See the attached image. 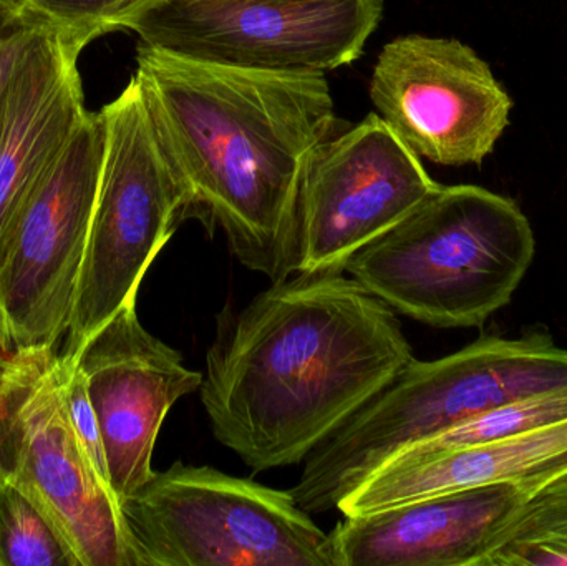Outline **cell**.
<instances>
[{"mask_svg":"<svg viewBox=\"0 0 567 566\" xmlns=\"http://www.w3.org/2000/svg\"><path fill=\"white\" fill-rule=\"evenodd\" d=\"M567 385V349L546 332L483 336L436 361L413 359L306 459L290 494L303 511L339 507L406 449L475 415Z\"/></svg>","mask_w":567,"mask_h":566,"instance_id":"cell-3","label":"cell"},{"mask_svg":"<svg viewBox=\"0 0 567 566\" xmlns=\"http://www.w3.org/2000/svg\"><path fill=\"white\" fill-rule=\"evenodd\" d=\"M105 125L86 112L30 193L0 255V351L53 349L66 335L102 175Z\"/></svg>","mask_w":567,"mask_h":566,"instance_id":"cell-8","label":"cell"},{"mask_svg":"<svg viewBox=\"0 0 567 566\" xmlns=\"http://www.w3.org/2000/svg\"><path fill=\"white\" fill-rule=\"evenodd\" d=\"M382 13V0H155L125 30L145 45L195 62L326 75L362 55Z\"/></svg>","mask_w":567,"mask_h":566,"instance_id":"cell-9","label":"cell"},{"mask_svg":"<svg viewBox=\"0 0 567 566\" xmlns=\"http://www.w3.org/2000/svg\"><path fill=\"white\" fill-rule=\"evenodd\" d=\"M89 40L47 25L20 47L0 86V255L32 189L82 123L79 56Z\"/></svg>","mask_w":567,"mask_h":566,"instance_id":"cell-13","label":"cell"},{"mask_svg":"<svg viewBox=\"0 0 567 566\" xmlns=\"http://www.w3.org/2000/svg\"><path fill=\"white\" fill-rule=\"evenodd\" d=\"M0 566H82L49 515L2 475Z\"/></svg>","mask_w":567,"mask_h":566,"instance_id":"cell-17","label":"cell"},{"mask_svg":"<svg viewBox=\"0 0 567 566\" xmlns=\"http://www.w3.org/2000/svg\"><path fill=\"white\" fill-rule=\"evenodd\" d=\"M176 2L239 3V2H266V0H176Z\"/></svg>","mask_w":567,"mask_h":566,"instance_id":"cell-22","label":"cell"},{"mask_svg":"<svg viewBox=\"0 0 567 566\" xmlns=\"http://www.w3.org/2000/svg\"><path fill=\"white\" fill-rule=\"evenodd\" d=\"M532 223L482 186H442L347 263L393 311L433 328H478L512 302L535 259Z\"/></svg>","mask_w":567,"mask_h":566,"instance_id":"cell-4","label":"cell"},{"mask_svg":"<svg viewBox=\"0 0 567 566\" xmlns=\"http://www.w3.org/2000/svg\"><path fill=\"white\" fill-rule=\"evenodd\" d=\"M20 6V0H0V9Z\"/></svg>","mask_w":567,"mask_h":566,"instance_id":"cell-23","label":"cell"},{"mask_svg":"<svg viewBox=\"0 0 567 566\" xmlns=\"http://www.w3.org/2000/svg\"><path fill=\"white\" fill-rule=\"evenodd\" d=\"M42 25L43 22L30 16L20 6L0 9V86L20 47Z\"/></svg>","mask_w":567,"mask_h":566,"instance_id":"cell-20","label":"cell"},{"mask_svg":"<svg viewBox=\"0 0 567 566\" xmlns=\"http://www.w3.org/2000/svg\"><path fill=\"white\" fill-rule=\"evenodd\" d=\"M0 388V475L25 492L82 566H136L120 502L86 459L63 405L53 349L12 356Z\"/></svg>","mask_w":567,"mask_h":566,"instance_id":"cell-7","label":"cell"},{"mask_svg":"<svg viewBox=\"0 0 567 566\" xmlns=\"http://www.w3.org/2000/svg\"><path fill=\"white\" fill-rule=\"evenodd\" d=\"M155 0H20V7L40 22L92 40L125 30L136 13Z\"/></svg>","mask_w":567,"mask_h":566,"instance_id":"cell-18","label":"cell"},{"mask_svg":"<svg viewBox=\"0 0 567 566\" xmlns=\"http://www.w3.org/2000/svg\"><path fill=\"white\" fill-rule=\"evenodd\" d=\"M75 362L102 429L110 485L116 501H125L155 474L159 429L179 399L202 389L203 374L143 328L136 302L120 309Z\"/></svg>","mask_w":567,"mask_h":566,"instance_id":"cell-12","label":"cell"},{"mask_svg":"<svg viewBox=\"0 0 567 566\" xmlns=\"http://www.w3.org/2000/svg\"><path fill=\"white\" fill-rule=\"evenodd\" d=\"M395 311L343 272H296L223 315L202 402L255 472L306 461L410 362Z\"/></svg>","mask_w":567,"mask_h":566,"instance_id":"cell-1","label":"cell"},{"mask_svg":"<svg viewBox=\"0 0 567 566\" xmlns=\"http://www.w3.org/2000/svg\"><path fill=\"white\" fill-rule=\"evenodd\" d=\"M483 566H567V472L523 497Z\"/></svg>","mask_w":567,"mask_h":566,"instance_id":"cell-16","label":"cell"},{"mask_svg":"<svg viewBox=\"0 0 567 566\" xmlns=\"http://www.w3.org/2000/svg\"><path fill=\"white\" fill-rule=\"evenodd\" d=\"M565 472L567 421L472 447L392 459L350 492L337 511L359 517L493 484L519 485L528 494Z\"/></svg>","mask_w":567,"mask_h":566,"instance_id":"cell-15","label":"cell"},{"mask_svg":"<svg viewBox=\"0 0 567 566\" xmlns=\"http://www.w3.org/2000/svg\"><path fill=\"white\" fill-rule=\"evenodd\" d=\"M436 188L419 156L377 113L330 135L303 169L296 272H346L353 255Z\"/></svg>","mask_w":567,"mask_h":566,"instance_id":"cell-10","label":"cell"},{"mask_svg":"<svg viewBox=\"0 0 567 566\" xmlns=\"http://www.w3.org/2000/svg\"><path fill=\"white\" fill-rule=\"evenodd\" d=\"M525 495L482 485L343 517L327 534V557L330 566H483Z\"/></svg>","mask_w":567,"mask_h":566,"instance_id":"cell-14","label":"cell"},{"mask_svg":"<svg viewBox=\"0 0 567 566\" xmlns=\"http://www.w3.org/2000/svg\"><path fill=\"white\" fill-rule=\"evenodd\" d=\"M100 115L102 175L60 354L72 362L120 309L136 302L150 266L189 218L188 196L156 138L135 76Z\"/></svg>","mask_w":567,"mask_h":566,"instance_id":"cell-5","label":"cell"},{"mask_svg":"<svg viewBox=\"0 0 567 566\" xmlns=\"http://www.w3.org/2000/svg\"><path fill=\"white\" fill-rule=\"evenodd\" d=\"M136 566H330L293 495L175 462L120 502Z\"/></svg>","mask_w":567,"mask_h":566,"instance_id":"cell-6","label":"cell"},{"mask_svg":"<svg viewBox=\"0 0 567 566\" xmlns=\"http://www.w3.org/2000/svg\"><path fill=\"white\" fill-rule=\"evenodd\" d=\"M59 375L63 405H65L73 432H75L76 439H79L86 459H89L90 464H92L93 471L99 475L100 481L112 491L102 429H100L99 418H96L92 399H90L85 375L80 371L76 362L66 361V359L62 358L60 354Z\"/></svg>","mask_w":567,"mask_h":566,"instance_id":"cell-19","label":"cell"},{"mask_svg":"<svg viewBox=\"0 0 567 566\" xmlns=\"http://www.w3.org/2000/svg\"><path fill=\"white\" fill-rule=\"evenodd\" d=\"M369 92L377 115L419 158L446 166L482 163L513 106L472 47L420 33L383 47Z\"/></svg>","mask_w":567,"mask_h":566,"instance_id":"cell-11","label":"cell"},{"mask_svg":"<svg viewBox=\"0 0 567 566\" xmlns=\"http://www.w3.org/2000/svg\"><path fill=\"white\" fill-rule=\"evenodd\" d=\"M12 356L3 354V352L0 351V388H2L7 375H9L10 368H12Z\"/></svg>","mask_w":567,"mask_h":566,"instance_id":"cell-21","label":"cell"},{"mask_svg":"<svg viewBox=\"0 0 567 566\" xmlns=\"http://www.w3.org/2000/svg\"><path fill=\"white\" fill-rule=\"evenodd\" d=\"M133 76L189 218L221 229L251 271L272 282L296 275L303 169L336 123L326 75L213 65L140 43Z\"/></svg>","mask_w":567,"mask_h":566,"instance_id":"cell-2","label":"cell"}]
</instances>
